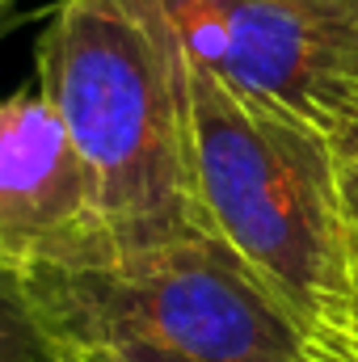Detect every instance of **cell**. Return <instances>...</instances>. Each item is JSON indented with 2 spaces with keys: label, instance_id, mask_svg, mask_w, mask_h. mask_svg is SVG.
<instances>
[{
  "label": "cell",
  "instance_id": "cell-9",
  "mask_svg": "<svg viewBox=\"0 0 358 362\" xmlns=\"http://www.w3.org/2000/svg\"><path fill=\"white\" fill-rule=\"evenodd\" d=\"M72 362H185L169 358V354H152V350H81Z\"/></svg>",
  "mask_w": 358,
  "mask_h": 362
},
{
  "label": "cell",
  "instance_id": "cell-10",
  "mask_svg": "<svg viewBox=\"0 0 358 362\" xmlns=\"http://www.w3.org/2000/svg\"><path fill=\"white\" fill-rule=\"evenodd\" d=\"M346 215H350V282L358 299V185L346 181Z\"/></svg>",
  "mask_w": 358,
  "mask_h": 362
},
{
  "label": "cell",
  "instance_id": "cell-1",
  "mask_svg": "<svg viewBox=\"0 0 358 362\" xmlns=\"http://www.w3.org/2000/svg\"><path fill=\"white\" fill-rule=\"evenodd\" d=\"M34 72L97 177L118 257L202 228L190 185L185 47L165 0H59L38 34Z\"/></svg>",
  "mask_w": 358,
  "mask_h": 362
},
{
  "label": "cell",
  "instance_id": "cell-11",
  "mask_svg": "<svg viewBox=\"0 0 358 362\" xmlns=\"http://www.w3.org/2000/svg\"><path fill=\"white\" fill-rule=\"evenodd\" d=\"M17 4H21V0H0V34L8 30V21H13V13H17Z\"/></svg>",
  "mask_w": 358,
  "mask_h": 362
},
{
  "label": "cell",
  "instance_id": "cell-4",
  "mask_svg": "<svg viewBox=\"0 0 358 362\" xmlns=\"http://www.w3.org/2000/svg\"><path fill=\"white\" fill-rule=\"evenodd\" d=\"M190 59L321 127L358 76V0H165Z\"/></svg>",
  "mask_w": 358,
  "mask_h": 362
},
{
  "label": "cell",
  "instance_id": "cell-7",
  "mask_svg": "<svg viewBox=\"0 0 358 362\" xmlns=\"http://www.w3.org/2000/svg\"><path fill=\"white\" fill-rule=\"evenodd\" d=\"M308 362H358V299H333L304 329Z\"/></svg>",
  "mask_w": 358,
  "mask_h": 362
},
{
  "label": "cell",
  "instance_id": "cell-8",
  "mask_svg": "<svg viewBox=\"0 0 358 362\" xmlns=\"http://www.w3.org/2000/svg\"><path fill=\"white\" fill-rule=\"evenodd\" d=\"M321 131L333 144V156L342 165V177L358 185V76L333 93V101L321 114Z\"/></svg>",
  "mask_w": 358,
  "mask_h": 362
},
{
  "label": "cell",
  "instance_id": "cell-2",
  "mask_svg": "<svg viewBox=\"0 0 358 362\" xmlns=\"http://www.w3.org/2000/svg\"><path fill=\"white\" fill-rule=\"evenodd\" d=\"M185 101L198 223L308 329L325 303L354 295L346 177L329 135L287 105L232 89L190 55Z\"/></svg>",
  "mask_w": 358,
  "mask_h": 362
},
{
  "label": "cell",
  "instance_id": "cell-5",
  "mask_svg": "<svg viewBox=\"0 0 358 362\" xmlns=\"http://www.w3.org/2000/svg\"><path fill=\"white\" fill-rule=\"evenodd\" d=\"M114 257L97 177L51 101L34 89L0 97V270L30 278Z\"/></svg>",
  "mask_w": 358,
  "mask_h": 362
},
{
  "label": "cell",
  "instance_id": "cell-3",
  "mask_svg": "<svg viewBox=\"0 0 358 362\" xmlns=\"http://www.w3.org/2000/svg\"><path fill=\"white\" fill-rule=\"evenodd\" d=\"M68 350H152L185 362H308L304 329L207 228L93 270L25 278Z\"/></svg>",
  "mask_w": 358,
  "mask_h": 362
},
{
  "label": "cell",
  "instance_id": "cell-6",
  "mask_svg": "<svg viewBox=\"0 0 358 362\" xmlns=\"http://www.w3.org/2000/svg\"><path fill=\"white\" fill-rule=\"evenodd\" d=\"M0 362H68V350L38 316L25 278L13 270H0Z\"/></svg>",
  "mask_w": 358,
  "mask_h": 362
}]
</instances>
